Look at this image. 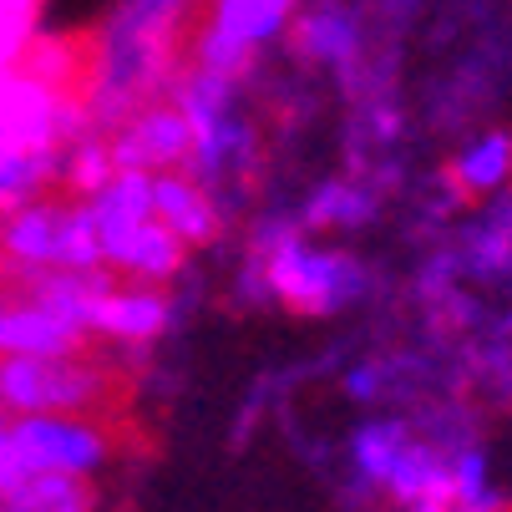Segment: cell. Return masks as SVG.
<instances>
[{"label":"cell","mask_w":512,"mask_h":512,"mask_svg":"<svg viewBox=\"0 0 512 512\" xmlns=\"http://www.w3.org/2000/svg\"><path fill=\"white\" fill-rule=\"evenodd\" d=\"M112 401V376L82 355H0L6 416H92Z\"/></svg>","instance_id":"cell-1"},{"label":"cell","mask_w":512,"mask_h":512,"mask_svg":"<svg viewBox=\"0 0 512 512\" xmlns=\"http://www.w3.org/2000/svg\"><path fill=\"white\" fill-rule=\"evenodd\" d=\"M264 284L289 310L330 315L340 305H355L365 289H371V274H365V264L350 259V254L315 249L300 234H279L269 259H264Z\"/></svg>","instance_id":"cell-2"},{"label":"cell","mask_w":512,"mask_h":512,"mask_svg":"<svg viewBox=\"0 0 512 512\" xmlns=\"http://www.w3.org/2000/svg\"><path fill=\"white\" fill-rule=\"evenodd\" d=\"M82 127V97L31 77L26 66H0V153H61Z\"/></svg>","instance_id":"cell-3"},{"label":"cell","mask_w":512,"mask_h":512,"mask_svg":"<svg viewBox=\"0 0 512 512\" xmlns=\"http://www.w3.org/2000/svg\"><path fill=\"white\" fill-rule=\"evenodd\" d=\"M117 168H142V173H168V168H188V148L193 132L183 122V112L173 102L158 107H137L127 112V122L117 127V137L107 142Z\"/></svg>","instance_id":"cell-4"},{"label":"cell","mask_w":512,"mask_h":512,"mask_svg":"<svg viewBox=\"0 0 512 512\" xmlns=\"http://www.w3.org/2000/svg\"><path fill=\"white\" fill-rule=\"evenodd\" d=\"M289 46L320 66H350L360 56V16L345 0H300L289 16Z\"/></svg>","instance_id":"cell-5"},{"label":"cell","mask_w":512,"mask_h":512,"mask_svg":"<svg viewBox=\"0 0 512 512\" xmlns=\"http://www.w3.org/2000/svg\"><path fill=\"white\" fill-rule=\"evenodd\" d=\"M56 249H61V203L56 198H31L11 213H0V259L11 274H31V269H56Z\"/></svg>","instance_id":"cell-6"},{"label":"cell","mask_w":512,"mask_h":512,"mask_svg":"<svg viewBox=\"0 0 512 512\" xmlns=\"http://www.w3.org/2000/svg\"><path fill=\"white\" fill-rule=\"evenodd\" d=\"M82 350H87V335L56 320L31 295L0 300V355H82Z\"/></svg>","instance_id":"cell-7"},{"label":"cell","mask_w":512,"mask_h":512,"mask_svg":"<svg viewBox=\"0 0 512 512\" xmlns=\"http://www.w3.org/2000/svg\"><path fill=\"white\" fill-rule=\"evenodd\" d=\"M153 218L168 234H178L188 249L213 244V234H218V203L208 198V188L198 178H188V168L153 173Z\"/></svg>","instance_id":"cell-8"},{"label":"cell","mask_w":512,"mask_h":512,"mask_svg":"<svg viewBox=\"0 0 512 512\" xmlns=\"http://www.w3.org/2000/svg\"><path fill=\"white\" fill-rule=\"evenodd\" d=\"M92 330H102V335H112V340H132V345H142V340H153V335H163L168 330V295L158 284H107V295L97 300V310H92Z\"/></svg>","instance_id":"cell-9"},{"label":"cell","mask_w":512,"mask_h":512,"mask_svg":"<svg viewBox=\"0 0 512 512\" xmlns=\"http://www.w3.org/2000/svg\"><path fill=\"white\" fill-rule=\"evenodd\" d=\"M198 6H203V21L198 26L218 31V36L234 41V46L259 51L264 41L284 36L289 16L300 11V0H198Z\"/></svg>","instance_id":"cell-10"},{"label":"cell","mask_w":512,"mask_h":512,"mask_svg":"<svg viewBox=\"0 0 512 512\" xmlns=\"http://www.w3.org/2000/svg\"><path fill=\"white\" fill-rule=\"evenodd\" d=\"M401 507L406 502H452V477H447V457L436 452L431 442H416V436H406L386 482H381Z\"/></svg>","instance_id":"cell-11"},{"label":"cell","mask_w":512,"mask_h":512,"mask_svg":"<svg viewBox=\"0 0 512 512\" xmlns=\"http://www.w3.org/2000/svg\"><path fill=\"white\" fill-rule=\"evenodd\" d=\"M0 507L6 512H97V487L92 477H77V472H31L0 497Z\"/></svg>","instance_id":"cell-12"},{"label":"cell","mask_w":512,"mask_h":512,"mask_svg":"<svg viewBox=\"0 0 512 512\" xmlns=\"http://www.w3.org/2000/svg\"><path fill=\"white\" fill-rule=\"evenodd\" d=\"M183 254H188V244L178 234H168L158 218H148V224L127 239V249H122V259L112 269L137 279V284H163V279H173L183 269Z\"/></svg>","instance_id":"cell-13"},{"label":"cell","mask_w":512,"mask_h":512,"mask_svg":"<svg viewBox=\"0 0 512 512\" xmlns=\"http://www.w3.org/2000/svg\"><path fill=\"white\" fill-rule=\"evenodd\" d=\"M452 178L467 193H497V188H507V178H512V137L507 132H487V137L467 142V148L457 153V163H452Z\"/></svg>","instance_id":"cell-14"},{"label":"cell","mask_w":512,"mask_h":512,"mask_svg":"<svg viewBox=\"0 0 512 512\" xmlns=\"http://www.w3.org/2000/svg\"><path fill=\"white\" fill-rule=\"evenodd\" d=\"M198 0H122L117 16L107 21V31L122 36H163V41H183L188 11Z\"/></svg>","instance_id":"cell-15"},{"label":"cell","mask_w":512,"mask_h":512,"mask_svg":"<svg viewBox=\"0 0 512 512\" xmlns=\"http://www.w3.org/2000/svg\"><path fill=\"white\" fill-rule=\"evenodd\" d=\"M406 442V426L401 421H365L355 436H350V462H355V477L360 487H381L396 452Z\"/></svg>","instance_id":"cell-16"},{"label":"cell","mask_w":512,"mask_h":512,"mask_svg":"<svg viewBox=\"0 0 512 512\" xmlns=\"http://www.w3.org/2000/svg\"><path fill=\"white\" fill-rule=\"evenodd\" d=\"M376 213V198L355 183H325L305 203V229H360Z\"/></svg>","instance_id":"cell-17"},{"label":"cell","mask_w":512,"mask_h":512,"mask_svg":"<svg viewBox=\"0 0 512 512\" xmlns=\"http://www.w3.org/2000/svg\"><path fill=\"white\" fill-rule=\"evenodd\" d=\"M112 173H117L112 148H107L102 137H92V132H82L77 142H71V153L61 158V178H66V188H71V193H82V198H92Z\"/></svg>","instance_id":"cell-18"},{"label":"cell","mask_w":512,"mask_h":512,"mask_svg":"<svg viewBox=\"0 0 512 512\" xmlns=\"http://www.w3.org/2000/svg\"><path fill=\"white\" fill-rule=\"evenodd\" d=\"M41 6H46V0H0V66H16L21 61V51L36 36Z\"/></svg>","instance_id":"cell-19"},{"label":"cell","mask_w":512,"mask_h":512,"mask_svg":"<svg viewBox=\"0 0 512 512\" xmlns=\"http://www.w3.org/2000/svg\"><path fill=\"white\" fill-rule=\"evenodd\" d=\"M447 477H452V507L497 497L492 492V472H487V452H477V447H462L457 457H447Z\"/></svg>","instance_id":"cell-20"},{"label":"cell","mask_w":512,"mask_h":512,"mask_svg":"<svg viewBox=\"0 0 512 512\" xmlns=\"http://www.w3.org/2000/svg\"><path fill=\"white\" fill-rule=\"evenodd\" d=\"M376 381H381V371H376V365H355V371L345 376V391H350L355 401H371V396L381 391Z\"/></svg>","instance_id":"cell-21"},{"label":"cell","mask_w":512,"mask_h":512,"mask_svg":"<svg viewBox=\"0 0 512 512\" xmlns=\"http://www.w3.org/2000/svg\"><path fill=\"white\" fill-rule=\"evenodd\" d=\"M452 512H502V497H487V502H467V507H452Z\"/></svg>","instance_id":"cell-22"},{"label":"cell","mask_w":512,"mask_h":512,"mask_svg":"<svg viewBox=\"0 0 512 512\" xmlns=\"http://www.w3.org/2000/svg\"><path fill=\"white\" fill-rule=\"evenodd\" d=\"M386 6H391V11H401V16H406V11H416V0H386Z\"/></svg>","instance_id":"cell-23"},{"label":"cell","mask_w":512,"mask_h":512,"mask_svg":"<svg viewBox=\"0 0 512 512\" xmlns=\"http://www.w3.org/2000/svg\"><path fill=\"white\" fill-rule=\"evenodd\" d=\"M0 512H6V507H0Z\"/></svg>","instance_id":"cell-24"}]
</instances>
